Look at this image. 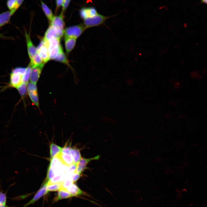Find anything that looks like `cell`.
<instances>
[{"label":"cell","mask_w":207,"mask_h":207,"mask_svg":"<svg viewBox=\"0 0 207 207\" xmlns=\"http://www.w3.org/2000/svg\"><path fill=\"white\" fill-rule=\"evenodd\" d=\"M116 15L117 14L112 16H107L98 13L93 16L84 19L83 24L86 29L92 27L105 25V22L106 20Z\"/></svg>","instance_id":"6da1fadb"},{"label":"cell","mask_w":207,"mask_h":207,"mask_svg":"<svg viewBox=\"0 0 207 207\" xmlns=\"http://www.w3.org/2000/svg\"><path fill=\"white\" fill-rule=\"evenodd\" d=\"M86 29L83 24L72 26L64 30V37H71L77 39Z\"/></svg>","instance_id":"7a4b0ae2"},{"label":"cell","mask_w":207,"mask_h":207,"mask_svg":"<svg viewBox=\"0 0 207 207\" xmlns=\"http://www.w3.org/2000/svg\"><path fill=\"white\" fill-rule=\"evenodd\" d=\"M37 53L45 64L50 60L48 41L43 39L37 47Z\"/></svg>","instance_id":"3957f363"},{"label":"cell","mask_w":207,"mask_h":207,"mask_svg":"<svg viewBox=\"0 0 207 207\" xmlns=\"http://www.w3.org/2000/svg\"><path fill=\"white\" fill-rule=\"evenodd\" d=\"M27 91L32 102L38 108L39 99L36 84L30 82L27 85Z\"/></svg>","instance_id":"277c9868"},{"label":"cell","mask_w":207,"mask_h":207,"mask_svg":"<svg viewBox=\"0 0 207 207\" xmlns=\"http://www.w3.org/2000/svg\"><path fill=\"white\" fill-rule=\"evenodd\" d=\"M64 34V30H63L54 26L50 25L46 31L43 39L48 41L52 38L60 39Z\"/></svg>","instance_id":"5b68a950"},{"label":"cell","mask_w":207,"mask_h":207,"mask_svg":"<svg viewBox=\"0 0 207 207\" xmlns=\"http://www.w3.org/2000/svg\"><path fill=\"white\" fill-rule=\"evenodd\" d=\"M47 182H45L37 191L32 199L24 205L23 207H26L29 205L34 203L41 197L48 193L47 189Z\"/></svg>","instance_id":"8992f818"},{"label":"cell","mask_w":207,"mask_h":207,"mask_svg":"<svg viewBox=\"0 0 207 207\" xmlns=\"http://www.w3.org/2000/svg\"><path fill=\"white\" fill-rule=\"evenodd\" d=\"M98 13L96 8L93 7H83L79 11L80 17L83 20L93 16Z\"/></svg>","instance_id":"52a82bcc"},{"label":"cell","mask_w":207,"mask_h":207,"mask_svg":"<svg viewBox=\"0 0 207 207\" xmlns=\"http://www.w3.org/2000/svg\"><path fill=\"white\" fill-rule=\"evenodd\" d=\"M99 157V156L98 155L95 157L89 158H81L77 164L75 172L80 174L86 168H87L86 166L88 163L91 160H98Z\"/></svg>","instance_id":"ba28073f"},{"label":"cell","mask_w":207,"mask_h":207,"mask_svg":"<svg viewBox=\"0 0 207 207\" xmlns=\"http://www.w3.org/2000/svg\"><path fill=\"white\" fill-rule=\"evenodd\" d=\"M45 64L32 67L30 79V82L37 84L40 76Z\"/></svg>","instance_id":"9c48e42d"},{"label":"cell","mask_w":207,"mask_h":207,"mask_svg":"<svg viewBox=\"0 0 207 207\" xmlns=\"http://www.w3.org/2000/svg\"><path fill=\"white\" fill-rule=\"evenodd\" d=\"M50 25L64 30L65 24L64 20V14L61 13L59 15L54 16L50 22Z\"/></svg>","instance_id":"30bf717a"},{"label":"cell","mask_w":207,"mask_h":207,"mask_svg":"<svg viewBox=\"0 0 207 207\" xmlns=\"http://www.w3.org/2000/svg\"><path fill=\"white\" fill-rule=\"evenodd\" d=\"M25 37L27 45L28 53L30 60L37 53V48L34 45L30 34L25 31Z\"/></svg>","instance_id":"8fae6325"},{"label":"cell","mask_w":207,"mask_h":207,"mask_svg":"<svg viewBox=\"0 0 207 207\" xmlns=\"http://www.w3.org/2000/svg\"><path fill=\"white\" fill-rule=\"evenodd\" d=\"M23 76L18 74L11 73L10 74L9 86L17 88L23 83Z\"/></svg>","instance_id":"7c38bea8"},{"label":"cell","mask_w":207,"mask_h":207,"mask_svg":"<svg viewBox=\"0 0 207 207\" xmlns=\"http://www.w3.org/2000/svg\"><path fill=\"white\" fill-rule=\"evenodd\" d=\"M73 196L66 189L61 188L58 190L57 195L54 198L53 202H55L61 200L70 198Z\"/></svg>","instance_id":"4fadbf2b"},{"label":"cell","mask_w":207,"mask_h":207,"mask_svg":"<svg viewBox=\"0 0 207 207\" xmlns=\"http://www.w3.org/2000/svg\"><path fill=\"white\" fill-rule=\"evenodd\" d=\"M66 190L74 196L81 195H87V193L82 190L75 184L73 183Z\"/></svg>","instance_id":"5bb4252c"},{"label":"cell","mask_w":207,"mask_h":207,"mask_svg":"<svg viewBox=\"0 0 207 207\" xmlns=\"http://www.w3.org/2000/svg\"><path fill=\"white\" fill-rule=\"evenodd\" d=\"M59 156L61 162L63 164L68 167L74 163L73 158L71 154L61 152Z\"/></svg>","instance_id":"9a60e30c"},{"label":"cell","mask_w":207,"mask_h":207,"mask_svg":"<svg viewBox=\"0 0 207 207\" xmlns=\"http://www.w3.org/2000/svg\"><path fill=\"white\" fill-rule=\"evenodd\" d=\"M66 51L68 54L73 49L76 42V39L71 37H64Z\"/></svg>","instance_id":"2e32d148"},{"label":"cell","mask_w":207,"mask_h":207,"mask_svg":"<svg viewBox=\"0 0 207 207\" xmlns=\"http://www.w3.org/2000/svg\"><path fill=\"white\" fill-rule=\"evenodd\" d=\"M62 49V48L61 45L56 46L48 45L50 60H54L57 56L60 51Z\"/></svg>","instance_id":"e0dca14e"},{"label":"cell","mask_w":207,"mask_h":207,"mask_svg":"<svg viewBox=\"0 0 207 207\" xmlns=\"http://www.w3.org/2000/svg\"><path fill=\"white\" fill-rule=\"evenodd\" d=\"M13 14L10 11H7L0 14V28L8 23Z\"/></svg>","instance_id":"ac0fdd59"},{"label":"cell","mask_w":207,"mask_h":207,"mask_svg":"<svg viewBox=\"0 0 207 207\" xmlns=\"http://www.w3.org/2000/svg\"><path fill=\"white\" fill-rule=\"evenodd\" d=\"M42 10L50 22L53 17L51 9L42 0H40Z\"/></svg>","instance_id":"d6986e66"},{"label":"cell","mask_w":207,"mask_h":207,"mask_svg":"<svg viewBox=\"0 0 207 207\" xmlns=\"http://www.w3.org/2000/svg\"><path fill=\"white\" fill-rule=\"evenodd\" d=\"M70 153L73 158L74 163L77 164L81 158L79 150L76 148H71Z\"/></svg>","instance_id":"ffe728a7"},{"label":"cell","mask_w":207,"mask_h":207,"mask_svg":"<svg viewBox=\"0 0 207 207\" xmlns=\"http://www.w3.org/2000/svg\"><path fill=\"white\" fill-rule=\"evenodd\" d=\"M62 148L56 144L52 143L50 145V154L51 159L61 152Z\"/></svg>","instance_id":"44dd1931"},{"label":"cell","mask_w":207,"mask_h":207,"mask_svg":"<svg viewBox=\"0 0 207 207\" xmlns=\"http://www.w3.org/2000/svg\"><path fill=\"white\" fill-rule=\"evenodd\" d=\"M43 63L45 64L43 62L38 53L37 52L32 59L30 60L29 64L32 67L39 66Z\"/></svg>","instance_id":"7402d4cb"},{"label":"cell","mask_w":207,"mask_h":207,"mask_svg":"<svg viewBox=\"0 0 207 207\" xmlns=\"http://www.w3.org/2000/svg\"><path fill=\"white\" fill-rule=\"evenodd\" d=\"M54 60L65 64L68 65H69L68 61L66 55L63 51V49L60 51L57 56Z\"/></svg>","instance_id":"603a6c76"},{"label":"cell","mask_w":207,"mask_h":207,"mask_svg":"<svg viewBox=\"0 0 207 207\" xmlns=\"http://www.w3.org/2000/svg\"><path fill=\"white\" fill-rule=\"evenodd\" d=\"M6 4L9 11L13 15L18 9L16 0H7Z\"/></svg>","instance_id":"cb8c5ba5"},{"label":"cell","mask_w":207,"mask_h":207,"mask_svg":"<svg viewBox=\"0 0 207 207\" xmlns=\"http://www.w3.org/2000/svg\"><path fill=\"white\" fill-rule=\"evenodd\" d=\"M32 67L29 64L26 68V70L25 74L23 76V82L27 85L30 79Z\"/></svg>","instance_id":"d4e9b609"},{"label":"cell","mask_w":207,"mask_h":207,"mask_svg":"<svg viewBox=\"0 0 207 207\" xmlns=\"http://www.w3.org/2000/svg\"><path fill=\"white\" fill-rule=\"evenodd\" d=\"M62 182L47 184V189L48 192L58 191L61 187Z\"/></svg>","instance_id":"484cf974"},{"label":"cell","mask_w":207,"mask_h":207,"mask_svg":"<svg viewBox=\"0 0 207 207\" xmlns=\"http://www.w3.org/2000/svg\"><path fill=\"white\" fill-rule=\"evenodd\" d=\"M21 97H24L27 93V85L23 83L20 86L16 88Z\"/></svg>","instance_id":"4316f807"},{"label":"cell","mask_w":207,"mask_h":207,"mask_svg":"<svg viewBox=\"0 0 207 207\" xmlns=\"http://www.w3.org/2000/svg\"><path fill=\"white\" fill-rule=\"evenodd\" d=\"M73 183V182L72 180L71 177H69L62 182L61 188L66 189Z\"/></svg>","instance_id":"83f0119b"},{"label":"cell","mask_w":207,"mask_h":207,"mask_svg":"<svg viewBox=\"0 0 207 207\" xmlns=\"http://www.w3.org/2000/svg\"><path fill=\"white\" fill-rule=\"evenodd\" d=\"M26 70V68L22 67H17L13 69L11 72L12 73L18 74L23 76L25 74Z\"/></svg>","instance_id":"f1b7e54d"},{"label":"cell","mask_w":207,"mask_h":207,"mask_svg":"<svg viewBox=\"0 0 207 207\" xmlns=\"http://www.w3.org/2000/svg\"><path fill=\"white\" fill-rule=\"evenodd\" d=\"M63 175V174H62ZM56 175L47 182V184L62 182V175Z\"/></svg>","instance_id":"f546056e"},{"label":"cell","mask_w":207,"mask_h":207,"mask_svg":"<svg viewBox=\"0 0 207 207\" xmlns=\"http://www.w3.org/2000/svg\"><path fill=\"white\" fill-rule=\"evenodd\" d=\"M60 40V39L56 38H52L48 41V45L59 46L61 45Z\"/></svg>","instance_id":"4dcf8cb0"},{"label":"cell","mask_w":207,"mask_h":207,"mask_svg":"<svg viewBox=\"0 0 207 207\" xmlns=\"http://www.w3.org/2000/svg\"><path fill=\"white\" fill-rule=\"evenodd\" d=\"M76 164L73 163V164L68 166L66 173L69 175H71L73 173L75 172L77 167Z\"/></svg>","instance_id":"1f68e13d"},{"label":"cell","mask_w":207,"mask_h":207,"mask_svg":"<svg viewBox=\"0 0 207 207\" xmlns=\"http://www.w3.org/2000/svg\"><path fill=\"white\" fill-rule=\"evenodd\" d=\"M55 176V174L53 170L51 168L49 167L45 182H47L54 177Z\"/></svg>","instance_id":"d6a6232c"},{"label":"cell","mask_w":207,"mask_h":207,"mask_svg":"<svg viewBox=\"0 0 207 207\" xmlns=\"http://www.w3.org/2000/svg\"><path fill=\"white\" fill-rule=\"evenodd\" d=\"M71 0H64L61 13L64 14L68 7Z\"/></svg>","instance_id":"836d02e7"},{"label":"cell","mask_w":207,"mask_h":207,"mask_svg":"<svg viewBox=\"0 0 207 207\" xmlns=\"http://www.w3.org/2000/svg\"><path fill=\"white\" fill-rule=\"evenodd\" d=\"M6 194L0 192V204L6 205Z\"/></svg>","instance_id":"e575fe53"},{"label":"cell","mask_w":207,"mask_h":207,"mask_svg":"<svg viewBox=\"0 0 207 207\" xmlns=\"http://www.w3.org/2000/svg\"><path fill=\"white\" fill-rule=\"evenodd\" d=\"M80 177V174L74 172L71 175V178L73 182H76Z\"/></svg>","instance_id":"d590c367"},{"label":"cell","mask_w":207,"mask_h":207,"mask_svg":"<svg viewBox=\"0 0 207 207\" xmlns=\"http://www.w3.org/2000/svg\"><path fill=\"white\" fill-rule=\"evenodd\" d=\"M64 0H55L56 12L57 11L60 7L62 6L64 3Z\"/></svg>","instance_id":"8d00e7d4"},{"label":"cell","mask_w":207,"mask_h":207,"mask_svg":"<svg viewBox=\"0 0 207 207\" xmlns=\"http://www.w3.org/2000/svg\"><path fill=\"white\" fill-rule=\"evenodd\" d=\"M72 148L70 146H65L62 148L61 152L70 154V151Z\"/></svg>","instance_id":"74e56055"},{"label":"cell","mask_w":207,"mask_h":207,"mask_svg":"<svg viewBox=\"0 0 207 207\" xmlns=\"http://www.w3.org/2000/svg\"><path fill=\"white\" fill-rule=\"evenodd\" d=\"M17 7L18 8L23 3L24 0H16Z\"/></svg>","instance_id":"f35d334b"},{"label":"cell","mask_w":207,"mask_h":207,"mask_svg":"<svg viewBox=\"0 0 207 207\" xmlns=\"http://www.w3.org/2000/svg\"><path fill=\"white\" fill-rule=\"evenodd\" d=\"M201 1V2L202 3H207V0H200Z\"/></svg>","instance_id":"ab89813d"},{"label":"cell","mask_w":207,"mask_h":207,"mask_svg":"<svg viewBox=\"0 0 207 207\" xmlns=\"http://www.w3.org/2000/svg\"><path fill=\"white\" fill-rule=\"evenodd\" d=\"M0 207H7L6 205L0 204Z\"/></svg>","instance_id":"60d3db41"},{"label":"cell","mask_w":207,"mask_h":207,"mask_svg":"<svg viewBox=\"0 0 207 207\" xmlns=\"http://www.w3.org/2000/svg\"><path fill=\"white\" fill-rule=\"evenodd\" d=\"M0 38H5L6 37L4 36L2 34H0Z\"/></svg>","instance_id":"b9f144b4"}]
</instances>
